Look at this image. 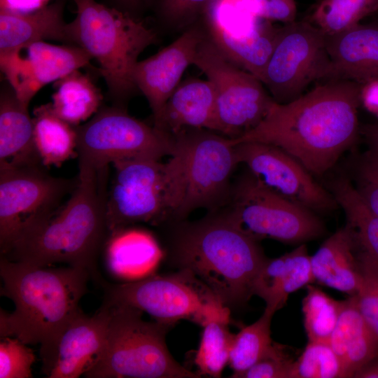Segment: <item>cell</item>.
I'll list each match as a JSON object with an SVG mask.
<instances>
[{
    "instance_id": "obj_39",
    "label": "cell",
    "mask_w": 378,
    "mask_h": 378,
    "mask_svg": "<svg viewBox=\"0 0 378 378\" xmlns=\"http://www.w3.org/2000/svg\"><path fill=\"white\" fill-rule=\"evenodd\" d=\"M350 178L355 189L368 206L378 215V160L366 153L351 164Z\"/></svg>"
},
{
    "instance_id": "obj_5",
    "label": "cell",
    "mask_w": 378,
    "mask_h": 378,
    "mask_svg": "<svg viewBox=\"0 0 378 378\" xmlns=\"http://www.w3.org/2000/svg\"><path fill=\"white\" fill-rule=\"evenodd\" d=\"M76 16L67 23L68 43L85 50L99 64V71L115 103L137 90L133 73L138 57L158 36L137 18L96 0H72Z\"/></svg>"
},
{
    "instance_id": "obj_45",
    "label": "cell",
    "mask_w": 378,
    "mask_h": 378,
    "mask_svg": "<svg viewBox=\"0 0 378 378\" xmlns=\"http://www.w3.org/2000/svg\"><path fill=\"white\" fill-rule=\"evenodd\" d=\"M354 377L378 378V354L363 365Z\"/></svg>"
},
{
    "instance_id": "obj_6",
    "label": "cell",
    "mask_w": 378,
    "mask_h": 378,
    "mask_svg": "<svg viewBox=\"0 0 378 378\" xmlns=\"http://www.w3.org/2000/svg\"><path fill=\"white\" fill-rule=\"evenodd\" d=\"M112 164L106 202L108 232L139 223L160 226L175 219L186 190L183 158L176 145L167 162L132 158Z\"/></svg>"
},
{
    "instance_id": "obj_33",
    "label": "cell",
    "mask_w": 378,
    "mask_h": 378,
    "mask_svg": "<svg viewBox=\"0 0 378 378\" xmlns=\"http://www.w3.org/2000/svg\"><path fill=\"white\" fill-rule=\"evenodd\" d=\"M302 300L304 326L308 341L328 342L338 321L343 301H338L320 288L309 284Z\"/></svg>"
},
{
    "instance_id": "obj_10",
    "label": "cell",
    "mask_w": 378,
    "mask_h": 378,
    "mask_svg": "<svg viewBox=\"0 0 378 378\" xmlns=\"http://www.w3.org/2000/svg\"><path fill=\"white\" fill-rule=\"evenodd\" d=\"M173 136L183 155L186 186L173 221L186 219L199 209L213 211L225 206L231 195L232 173L239 164L232 139L205 129H187Z\"/></svg>"
},
{
    "instance_id": "obj_17",
    "label": "cell",
    "mask_w": 378,
    "mask_h": 378,
    "mask_svg": "<svg viewBox=\"0 0 378 378\" xmlns=\"http://www.w3.org/2000/svg\"><path fill=\"white\" fill-rule=\"evenodd\" d=\"M110 317L108 304L91 316L82 309L48 346L40 348L42 372L48 378H78L95 365L102 352Z\"/></svg>"
},
{
    "instance_id": "obj_22",
    "label": "cell",
    "mask_w": 378,
    "mask_h": 378,
    "mask_svg": "<svg viewBox=\"0 0 378 378\" xmlns=\"http://www.w3.org/2000/svg\"><path fill=\"white\" fill-rule=\"evenodd\" d=\"M153 125L172 136L187 129L216 132V95L211 83L192 78L180 83Z\"/></svg>"
},
{
    "instance_id": "obj_27",
    "label": "cell",
    "mask_w": 378,
    "mask_h": 378,
    "mask_svg": "<svg viewBox=\"0 0 378 378\" xmlns=\"http://www.w3.org/2000/svg\"><path fill=\"white\" fill-rule=\"evenodd\" d=\"M33 115L34 144L42 164L60 166L76 150V127L61 118L51 102L36 107Z\"/></svg>"
},
{
    "instance_id": "obj_28",
    "label": "cell",
    "mask_w": 378,
    "mask_h": 378,
    "mask_svg": "<svg viewBox=\"0 0 378 378\" xmlns=\"http://www.w3.org/2000/svg\"><path fill=\"white\" fill-rule=\"evenodd\" d=\"M74 71L54 83L52 106L63 120L78 126L102 107L103 96L90 76Z\"/></svg>"
},
{
    "instance_id": "obj_9",
    "label": "cell",
    "mask_w": 378,
    "mask_h": 378,
    "mask_svg": "<svg viewBox=\"0 0 378 378\" xmlns=\"http://www.w3.org/2000/svg\"><path fill=\"white\" fill-rule=\"evenodd\" d=\"M76 130L78 166L97 170L125 159L162 160L176 150L172 135L136 119L117 105L102 106Z\"/></svg>"
},
{
    "instance_id": "obj_20",
    "label": "cell",
    "mask_w": 378,
    "mask_h": 378,
    "mask_svg": "<svg viewBox=\"0 0 378 378\" xmlns=\"http://www.w3.org/2000/svg\"><path fill=\"white\" fill-rule=\"evenodd\" d=\"M102 251L111 274L127 282L153 274L164 258L163 248L155 237L132 225L108 232Z\"/></svg>"
},
{
    "instance_id": "obj_37",
    "label": "cell",
    "mask_w": 378,
    "mask_h": 378,
    "mask_svg": "<svg viewBox=\"0 0 378 378\" xmlns=\"http://www.w3.org/2000/svg\"><path fill=\"white\" fill-rule=\"evenodd\" d=\"M15 337L1 338L0 378H31L36 360L33 350Z\"/></svg>"
},
{
    "instance_id": "obj_26",
    "label": "cell",
    "mask_w": 378,
    "mask_h": 378,
    "mask_svg": "<svg viewBox=\"0 0 378 378\" xmlns=\"http://www.w3.org/2000/svg\"><path fill=\"white\" fill-rule=\"evenodd\" d=\"M328 342L341 362L343 377H354L363 365L378 354V337L360 314L355 295L344 300Z\"/></svg>"
},
{
    "instance_id": "obj_18",
    "label": "cell",
    "mask_w": 378,
    "mask_h": 378,
    "mask_svg": "<svg viewBox=\"0 0 378 378\" xmlns=\"http://www.w3.org/2000/svg\"><path fill=\"white\" fill-rule=\"evenodd\" d=\"M206 31L196 23L190 26L172 43L135 65V85L146 98L151 108L153 125L160 119L169 97L193 61Z\"/></svg>"
},
{
    "instance_id": "obj_24",
    "label": "cell",
    "mask_w": 378,
    "mask_h": 378,
    "mask_svg": "<svg viewBox=\"0 0 378 378\" xmlns=\"http://www.w3.org/2000/svg\"><path fill=\"white\" fill-rule=\"evenodd\" d=\"M304 244L280 257L267 258L253 286V295L266 304L271 314L282 308L289 295L315 281L311 258Z\"/></svg>"
},
{
    "instance_id": "obj_11",
    "label": "cell",
    "mask_w": 378,
    "mask_h": 378,
    "mask_svg": "<svg viewBox=\"0 0 378 378\" xmlns=\"http://www.w3.org/2000/svg\"><path fill=\"white\" fill-rule=\"evenodd\" d=\"M193 64L214 87L219 134L239 138L262 120L274 102L262 83L230 61L207 34L199 45Z\"/></svg>"
},
{
    "instance_id": "obj_25",
    "label": "cell",
    "mask_w": 378,
    "mask_h": 378,
    "mask_svg": "<svg viewBox=\"0 0 378 378\" xmlns=\"http://www.w3.org/2000/svg\"><path fill=\"white\" fill-rule=\"evenodd\" d=\"M0 163L13 165L42 164L34 139V125L28 106L12 88L0 93Z\"/></svg>"
},
{
    "instance_id": "obj_1",
    "label": "cell",
    "mask_w": 378,
    "mask_h": 378,
    "mask_svg": "<svg viewBox=\"0 0 378 378\" xmlns=\"http://www.w3.org/2000/svg\"><path fill=\"white\" fill-rule=\"evenodd\" d=\"M360 84L354 81H321L290 102H274L262 120L232 139L233 143L274 145L294 157L312 175H323L360 134Z\"/></svg>"
},
{
    "instance_id": "obj_41",
    "label": "cell",
    "mask_w": 378,
    "mask_h": 378,
    "mask_svg": "<svg viewBox=\"0 0 378 378\" xmlns=\"http://www.w3.org/2000/svg\"><path fill=\"white\" fill-rule=\"evenodd\" d=\"M360 104L378 118V77L360 84Z\"/></svg>"
},
{
    "instance_id": "obj_44",
    "label": "cell",
    "mask_w": 378,
    "mask_h": 378,
    "mask_svg": "<svg viewBox=\"0 0 378 378\" xmlns=\"http://www.w3.org/2000/svg\"><path fill=\"white\" fill-rule=\"evenodd\" d=\"M106 4L138 18V13L148 0H106Z\"/></svg>"
},
{
    "instance_id": "obj_31",
    "label": "cell",
    "mask_w": 378,
    "mask_h": 378,
    "mask_svg": "<svg viewBox=\"0 0 378 378\" xmlns=\"http://www.w3.org/2000/svg\"><path fill=\"white\" fill-rule=\"evenodd\" d=\"M273 315L264 311L255 322L234 334L228 362L233 371L230 377L239 378L267 352L273 343L270 331Z\"/></svg>"
},
{
    "instance_id": "obj_42",
    "label": "cell",
    "mask_w": 378,
    "mask_h": 378,
    "mask_svg": "<svg viewBox=\"0 0 378 378\" xmlns=\"http://www.w3.org/2000/svg\"><path fill=\"white\" fill-rule=\"evenodd\" d=\"M50 0H0V8L18 12H30L49 4Z\"/></svg>"
},
{
    "instance_id": "obj_8",
    "label": "cell",
    "mask_w": 378,
    "mask_h": 378,
    "mask_svg": "<svg viewBox=\"0 0 378 378\" xmlns=\"http://www.w3.org/2000/svg\"><path fill=\"white\" fill-rule=\"evenodd\" d=\"M102 286L104 300L137 308L160 323L174 325L186 319L203 327L213 321L230 322V309L186 270L121 284L104 282Z\"/></svg>"
},
{
    "instance_id": "obj_12",
    "label": "cell",
    "mask_w": 378,
    "mask_h": 378,
    "mask_svg": "<svg viewBox=\"0 0 378 378\" xmlns=\"http://www.w3.org/2000/svg\"><path fill=\"white\" fill-rule=\"evenodd\" d=\"M226 206L243 229L259 240L304 244L326 231L318 214L268 190L248 172L232 184Z\"/></svg>"
},
{
    "instance_id": "obj_23",
    "label": "cell",
    "mask_w": 378,
    "mask_h": 378,
    "mask_svg": "<svg viewBox=\"0 0 378 378\" xmlns=\"http://www.w3.org/2000/svg\"><path fill=\"white\" fill-rule=\"evenodd\" d=\"M64 5V0H55L30 12L0 8V55L45 40L68 43Z\"/></svg>"
},
{
    "instance_id": "obj_21",
    "label": "cell",
    "mask_w": 378,
    "mask_h": 378,
    "mask_svg": "<svg viewBox=\"0 0 378 378\" xmlns=\"http://www.w3.org/2000/svg\"><path fill=\"white\" fill-rule=\"evenodd\" d=\"M358 241L354 229L346 225L326 239L311 255L315 281L347 294L356 295L360 283V273L356 253Z\"/></svg>"
},
{
    "instance_id": "obj_35",
    "label": "cell",
    "mask_w": 378,
    "mask_h": 378,
    "mask_svg": "<svg viewBox=\"0 0 378 378\" xmlns=\"http://www.w3.org/2000/svg\"><path fill=\"white\" fill-rule=\"evenodd\" d=\"M357 254L360 283L355 295L358 309L378 337V262L360 245Z\"/></svg>"
},
{
    "instance_id": "obj_38",
    "label": "cell",
    "mask_w": 378,
    "mask_h": 378,
    "mask_svg": "<svg viewBox=\"0 0 378 378\" xmlns=\"http://www.w3.org/2000/svg\"><path fill=\"white\" fill-rule=\"evenodd\" d=\"M295 360L290 347L273 342L264 356L239 378H291Z\"/></svg>"
},
{
    "instance_id": "obj_19",
    "label": "cell",
    "mask_w": 378,
    "mask_h": 378,
    "mask_svg": "<svg viewBox=\"0 0 378 378\" xmlns=\"http://www.w3.org/2000/svg\"><path fill=\"white\" fill-rule=\"evenodd\" d=\"M329 59L327 80L360 84L378 77V25L358 24L326 36Z\"/></svg>"
},
{
    "instance_id": "obj_34",
    "label": "cell",
    "mask_w": 378,
    "mask_h": 378,
    "mask_svg": "<svg viewBox=\"0 0 378 378\" xmlns=\"http://www.w3.org/2000/svg\"><path fill=\"white\" fill-rule=\"evenodd\" d=\"M343 377L341 362L328 342L308 341L294 363L291 378Z\"/></svg>"
},
{
    "instance_id": "obj_36",
    "label": "cell",
    "mask_w": 378,
    "mask_h": 378,
    "mask_svg": "<svg viewBox=\"0 0 378 378\" xmlns=\"http://www.w3.org/2000/svg\"><path fill=\"white\" fill-rule=\"evenodd\" d=\"M213 0H148L155 15L164 25L187 29L196 23Z\"/></svg>"
},
{
    "instance_id": "obj_29",
    "label": "cell",
    "mask_w": 378,
    "mask_h": 378,
    "mask_svg": "<svg viewBox=\"0 0 378 378\" xmlns=\"http://www.w3.org/2000/svg\"><path fill=\"white\" fill-rule=\"evenodd\" d=\"M329 190L354 229L360 246L378 262V215L365 204L348 176L334 178Z\"/></svg>"
},
{
    "instance_id": "obj_3",
    "label": "cell",
    "mask_w": 378,
    "mask_h": 378,
    "mask_svg": "<svg viewBox=\"0 0 378 378\" xmlns=\"http://www.w3.org/2000/svg\"><path fill=\"white\" fill-rule=\"evenodd\" d=\"M78 168L77 184L66 203L24 228L1 256L37 266L64 263L80 267L103 285L97 260L108 234V167Z\"/></svg>"
},
{
    "instance_id": "obj_43",
    "label": "cell",
    "mask_w": 378,
    "mask_h": 378,
    "mask_svg": "<svg viewBox=\"0 0 378 378\" xmlns=\"http://www.w3.org/2000/svg\"><path fill=\"white\" fill-rule=\"evenodd\" d=\"M360 133L363 136L368 148L366 153L378 160V123L360 127Z\"/></svg>"
},
{
    "instance_id": "obj_4",
    "label": "cell",
    "mask_w": 378,
    "mask_h": 378,
    "mask_svg": "<svg viewBox=\"0 0 378 378\" xmlns=\"http://www.w3.org/2000/svg\"><path fill=\"white\" fill-rule=\"evenodd\" d=\"M1 295L15 305L11 313L0 309V338L15 337L27 344H50L81 309L90 272L66 265L37 266L1 256Z\"/></svg>"
},
{
    "instance_id": "obj_40",
    "label": "cell",
    "mask_w": 378,
    "mask_h": 378,
    "mask_svg": "<svg viewBox=\"0 0 378 378\" xmlns=\"http://www.w3.org/2000/svg\"><path fill=\"white\" fill-rule=\"evenodd\" d=\"M258 17L282 24L293 22L297 18L295 0H244Z\"/></svg>"
},
{
    "instance_id": "obj_2",
    "label": "cell",
    "mask_w": 378,
    "mask_h": 378,
    "mask_svg": "<svg viewBox=\"0 0 378 378\" xmlns=\"http://www.w3.org/2000/svg\"><path fill=\"white\" fill-rule=\"evenodd\" d=\"M164 258L190 271L230 309L248 302L257 275L267 258L259 239L241 226L229 208L208 211L203 218L164 223Z\"/></svg>"
},
{
    "instance_id": "obj_14",
    "label": "cell",
    "mask_w": 378,
    "mask_h": 378,
    "mask_svg": "<svg viewBox=\"0 0 378 378\" xmlns=\"http://www.w3.org/2000/svg\"><path fill=\"white\" fill-rule=\"evenodd\" d=\"M328 64L326 36L307 20H296L280 27L261 82L275 102L286 104L324 81Z\"/></svg>"
},
{
    "instance_id": "obj_7",
    "label": "cell",
    "mask_w": 378,
    "mask_h": 378,
    "mask_svg": "<svg viewBox=\"0 0 378 378\" xmlns=\"http://www.w3.org/2000/svg\"><path fill=\"white\" fill-rule=\"evenodd\" d=\"M102 352L87 378H199L170 354L166 335L172 325L143 318V312L110 303Z\"/></svg>"
},
{
    "instance_id": "obj_15",
    "label": "cell",
    "mask_w": 378,
    "mask_h": 378,
    "mask_svg": "<svg viewBox=\"0 0 378 378\" xmlns=\"http://www.w3.org/2000/svg\"><path fill=\"white\" fill-rule=\"evenodd\" d=\"M239 164L262 186L300 206L318 214L339 207L332 194L317 183L294 157L270 144L245 141L234 144Z\"/></svg>"
},
{
    "instance_id": "obj_13",
    "label": "cell",
    "mask_w": 378,
    "mask_h": 378,
    "mask_svg": "<svg viewBox=\"0 0 378 378\" xmlns=\"http://www.w3.org/2000/svg\"><path fill=\"white\" fill-rule=\"evenodd\" d=\"M43 166L0 163L1 255L24 228L56 211L77 184V176L55 177Z\"/></svg>"
},
{
    "instance_id": "obj_16",
    "label": "cell",
    "mask_w": 378,
    "mask_h": 378,
    "mask_svg": "<svg viewBox=\"0 0 378 378\" xmlns=\"http://www.w3.org/2000/svg\"><path fill=\"white\" fill-rule=\"evenodd\" d=\"M91 59V56L76 45L38 41L0 55V66L18 99L29 106L46 85L86 66Z\"/></svg>"
},
{
    "instance_id": "obj_30",
    "label": "cell",
    "mask_w": 378,
    "mask_h": 378,
    "mask_svg": "<svg viewBox=\"0 0 378 378\" xmlns=\"http://www.w3.org/2000/svg\"><path fill=\"white\" fill-rule=\"evenodd\" d=\"M378 10V0H316L306 20L325 36L343 32Z\"/></svg>"
},
{
    "instance_id": "obj_32",
    "label": "cell",
    "mask_w": 378,
    "mask_h": 378,
    "mask_svg": "<svg viewBox=\"0 0 378 378\" xmlns=\"http://www.w3.org/2000/svg\"><path fill=\"white\" fill-rule=\"evenodd\" d=\"M229 322L213 321L203 326L201 340L195 353L194 363L200 377L218 378L229 362L234 334L228 328Z\"/></svg>"
}]
</instances>
